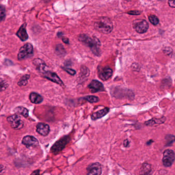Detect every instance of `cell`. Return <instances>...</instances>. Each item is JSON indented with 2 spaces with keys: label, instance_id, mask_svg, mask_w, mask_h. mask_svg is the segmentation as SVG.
Wrapping results in <instances>:
<instances>
[{
  "label": "cell",
  "instance_id": "cell-27",
  "mask_svg": "<svg viewBox=\"0 0 175 175\" xmlns=\"http://www.w3.org/2000/svg\"><path fill=\"white\" fill-rule=\"evenodd\" d=\"M6 17V11L3 6H0V22L4 20Z\"/></svg>",
  "mask_w": 175,
  "mask_h": 175
},
{
  "label": "cell",
  "instance_id": "cell-7",
  "mask_svg": "<svg viewBox=\"0 0 175 175\" xmlns=\"http://www.w3.org/2000/svg\"><path fill=\"white\" fill-rule=\"evenodd\" d=\"M133 26L135 31L139 34H143L147 31L149 29V24L145 20H136L133 23Z\"/></svg>",
  "mask_w": 175,
  "mask_h": 175
},
{
  "label": "cell",
  "instance_id": "cell-23",
  "mask_svg": "<svg viewBox=\"0 0 175 175\" xmlns=\"http://www.w3.org/2000/svg\"><path fill=\"white\" fill-rule=\"evenodd\" d=\"M55 52L58 55H64L66 51L64 50V47L61 44L57 45L56 48H55Z\"/></svg>",
  "mask_w": 175,
  "mask_h": 175
},
{
  "label": "cell",
  "instance_id": "cell-20",
  "mask_svg": "<svg viewBox=\"0 0 175 175\" xmlns=\"http://www.w3.org/2000/svg\"><path fill=\"white\" fill-rule=\"evenodd\" d=\"M34 63L37 66V68L40 71L43 73L45 71V68L46 67V65L42 60L38 59H35L34 61Z\"/></svg>",
  "mask_w": 175,
  "mask_h": 175
},
{
  "label": "cell",
  "instance_id": "cell-9",
  "mask_svg": "<svg viewBox=\"0 0 175 175\" xmlns=\"http://www.w3.org/2000/svg\"><path fill=\"white\" fill-rule=\"evenodd\" d=\"M43 75L45 78L47 79L48 80H50L51 81L54 83H57L60 86H64V83L60 79V77L57 75L54 72H52L50 71H45L43 72Z\"/></svg>",
  "mask_w": 175,
  "mask_h": 175
},
{
  "label": "cell",
  "instance_id": "cell-19",
  "mask_svg": "<svg viewBox=\"0 0 175 175\" xmlns=\"http://www.w3.org/2000/svg\"><path fill=\"white\" fill-rule=\"evenodd\" d=\"M14 112L16 113L21 115L23 116V117H25V118L28 117V115H29L28 110L23 106H18L15 108Z\"/></svg>",
  "mask_w": 175,
  "mask_h": 175
},
{
  "label": "cell",
  "instance_id": "cell-1",
  "mask_svg": "<svg viewBox=\"0 0 175 175\" xmlns=\"http://www.w3.org/2000/svg\"><path fill=\"white\" fill-rule=\"evenodd\" d=\"M78 40L88 46L95 55L98 57L100 55V46L101 44L98 39L95 37L92 38L86 34H81L78 36Z\"/></svg>",
  "mask_w": 175,
  "mask_h": 175
},
{
  "label": "cell",
  "instance_id": "cell-28",
  "mask_svg": "<svg viewBox=\"0 0 175 175\" xmlns=\"http://www.w3.org/2000/svg\"><path fill=\"white\" fill-rule=\"evenodd\" d=\"M63 68L64 69V71H66V72H67L68 74H70L71 75H73L76 74V71L73 69L66 67H64Z\"/></svg>",
  "mask_w": 175,
  "mask_h": 175
},
{
  "label": "cell",
  "instance_id": "cell-6",
  "mask_svg": "<svg viewBox=\"0 0 175 175\" xmlns=\"http://www.w3.org/2000/svg\"><path fill=\"white\" fill-rule=\"evenodd\" d=\"M7 121L14 129H20L24 126V122L21 121V117L18 115H14L8 117Z\"/></svg>",
  "mask_w": 175,
  "mask_h": 175
},
{
  "label": "cell",
  "instance_id": "cell-24",
  "mask_svg": "<svg viewBox=\"0 0 175 175\" xmlns=\"http://www.w3.org/2000/svg\"><path fill=\"white\" fill-rule=\"evenodd\" d=\"M84 99L90 103H96L99 101V100L98 97L94 96H87L84 97Z\"/></svg>",
  "mask_w": 175,
  "mask_h": 175
},
{
  "label": "cell",
  "instance_id": "cell-35",
  "mask_svg": "<svg viewBox=\"0 0 175 175\" xmlns=\"http://www.w3.org/2000/svg\"><path fill=\"white\" fill-rule=\"evenodd\" d=\"M0 105H1V104H0Z\"/></svg>",
  "mask_w": 175,
  "mask_h": 175
},
{
  "label": "cell",
  "instance_id": "cell-16",
  "mask_svg": "<svg viewBox=\"0 0 175 175\" xmlns=\"http://www.w3.org/2000/svg\"><path fill=\"white\" fill-rule=\"evenodd\" d=\"M165 117H162L160 119L153 118L147 121H146L145 122V124L147 126H155L157 125L163 124L165 121Z\"/></svg>",
  "mask_w": 175,
  "mask_h": 175
},
{
  "label": "cell",
  "instance_id": "cell-29",
  "mask_svg": "<svg viewBox=\"0 0 175 175\" xmlns=\"http://www.w3.org/2000/svg\"><path fill=\"white\" fill-rule=\"evenodd\" d=\"M127 14H130V15H139L141 14V12L140 11L135 10L130 11L127 12Z\"/></svg>",
  "mask_w": 175,
  "mask_h": 175
},
{
  "label": "cell",
  "instance_id": "cell-5",
  "mask_svg": "<svg viewBox=\"0 0 175 175\" xmlns=\"http://www.w3.org/2000/svg\"><path fill=\"white\" fill-rule=\"evenodd\" d=\"M175 160V153L172 149H166L163 155V165L165 167H170Z\"/></svg>",
  "mask_w": 175,
  "mask_h": 175
},
{
  "label": "cell",
  "instance_id": "cell-30",
  "mask_svg": "<svg viewBox=\"0 0 175 175\" xmlns=\"http://www.w3.org/2000/svg\"><path fill=\"white\" fill-rule=\"evenodd\" d=\"M169 6L171 7L175 8V1H169L168 2Z\"/></svg>",
  "mask_w": 175,
  "mask_h": 175
},
{
  "label": "cell",
  "instance_id": "cell-18",
  "mask_svg": "<svg viewBox=\"0 0 175 175\" xmlns=\"http://www.w3.org/2000/svg\"><path fill=\"white\" fill-rule=\"evenodd\" d=\"M29 99L32 103L34 104H40L43 101V97L41 96L36 93V92H31L29 96Z\"/></svg>",
  "mask_w": 175,
  "mask_h": 175
},
{
  "label": "cell",
  "instance_id": "cell-11",
  "mask_svg": "<svg viewBox=\"0 0 175 175\" xmlns=\"http://www.w3.org/2000/svg\"><path fill=\"white\" fill-rule=\"evenodd\" d=\"M113 75V71L110 68L106 66L98 71V76L103 81L108 80Z\"/></svg>",
  "mask_w": 175,
  "mask_h": 175
},
{
  "label": "cell",
  "instance_id": "cell-22",
  "mask_svg": "<svg viewBox=\"0 0 175 175\" xmlns=\"http://www.w3.org/2000/svg\"><path fill=\"white\" fill-rule=\"evenodd\" d=\"M166 146H170L175 141V137L172 135L166 136Z\"/></svg>",
  "mask_w": 175,
  "mask_h": 175
},
{
  "label": "cell",
  "instance_id": "cell-32",
  "mask_svg": "<svg viewBox=\"0 0 175 175\" xmlns=\"http://www.w3.org/2000/svg\"><path fill=\"white\" fill-rule=\"evenodd\" d=\"M62 40H63V41L64 42V43H66V44H69V39L67 38H62Z\"/></svg>",
  "mask_w": 175,
  "mask_h": 175
},
{
  "label": "cell",
  "instance_id": "cell-25",
  "mask_svg": "<svg viewBox=\"0 0 175 175\" xmlns=\"http://www.w3.org/2000/svg\"><path fill=\"white\" fill-rule=\"evenodd\" d=\"M149 20L150 23L154 25H157L159 23V20L158 17L155 15H150L149 17Z\"/></svg>",
  "mask_w": 175,
  "mask_h": 175
},
{
  "label": "cell",
  "instance_id": "cell-17",
  "mask_svg": "<svg viewBox=\"0 0 175 175\" xmlns=\"http://www.w3.org/2000/svg\"><path fill=\"white\" fill-rule=\"evenodd\" d=\"M152 173V169L151 165L149 163H143L140 169V175H150Z\"/></svg>",
  "mask_w": 175,
  "mask_h": 175
},
{
  "label": "cell",
  "instance_id": "cell-14",
  "mask_svg": "<svg viewBox=\"0 0 175 175\" xmlns=\"http://www.w3.org/2000/svg\"><path fill=\"white\" fill-rule=\"evenodd\" d=\"M17 35L22 41H25L28 39V35L26 31L25 24H24L20 27L17 32Z\"/></svg>",
  "mask_w": 175,
  "mask_h": 175
},
{
  "label": "cell",
  "instance_id": "cell-4",
  "mask_svg": "<svg viewBox=\"0 0 175 175\" xmlns=\"http://www.w3.org/2000/svg\"><path fill=\"white\" fill-rule=\"evenodd\" d=\"M33 53V48L30 43H27L24 45L20 49L18 58L19 60H24L30 57Z\"/></svg>",
  "mask_w": 175,
  "mask_h": 175
},
{
  "label": "cell",
  "instance_id": "cell-2",
  "mask_svg": "<svg viewBox=\"0 0 175 175\" xmlns=\"http://www.w3.org/2000/svg\"><path fill=\"white\" fill-rule=\"evenodd\" d=\"M94 26L99 32L104 34L111 33L113 28V25L110 19L106 17H100L94 22Z\"/></svg>",
  "mask_w": 175,
  "mask_h": 175
},
{
  "label": "cell",
  "instance_id": "cell-3",
  "mask_svg": "<svg viewBox=\"0 0 175 175\" xmlns=\"http://www.w3.org/2000/svg\"><path fill=\"white\" fill-rule=\"evenodd\" d=\"M70 141L69 136H64L60 139V140L55 142L52 148H51V152L54 155H56L64 149L65 146Z\"/></svg>",
  "mask_w": 175,
  "mask_h": 175
},
{
  "label": "cell",
  "instance_id": "cell-34",
  "mask_svg": "<svg viewBox=\"0 0 175 175\" xmlns=\"http://www.w3.org/2000/svg\"><path fill=\"white\" fill-rule=\"evenodd\" d=\"M3 169H4V168H3V165H0V173L3 171Z\"/></svg>",
  "mask_w": 175,
  "mask_h": 175
},
{
  "label": "cell",
  "instance_id": "cell-13",
  "mask_svg": "<svg viewBox=\"0 0 175 175\" xmlns=\"http://www.w3.org/2000/svg\"><path fill=\"white\" fill-rule=\"evenodd\" d=\"M37 132L41 135L46 136L50 132V128L47 124L39 123L37 125Z\"/></svg>",
  "mask_w": 175,
  "mask_h": 175
},
{
  "label": "cell",
  "instance_id": "cell-12",
  "mask_svg": "<svg viewBox=\"0 0 175 175\" xmlns=\"http://www.w3.org/2000/svg\"><path fill=\"white\" fill-rule=\"evenodd\" d=\"M22 143L27 148H30L37 146L38 145V141L33 136H26L23 138Z\"/></svg>",
  "mask_w": 175,
  "mask_h": 175
},
{
  "label": "cell",
  "instance_id": "cell-21",
  "mask_svg": "<svg viewBox=\"0 0 175 175\" xmlns=\"http://www.w3.org/2000/svg\"><path fill=\"white\" fill-rule=\"evenodd\" d=\"M29 78H30V75H26L21 77V80L18 81V86H25L27 84L28 80H29Z\"/></svg>",
  "mask_w": 175,
  "mask_h": 175
},
{
  "label": "cell",
  "instance_id": "cell-8",
  "mask_svg": "<svg viewBox=\"0 0 175 175\" xmlns=\"http://www.w3.org/2000/svg\"><path fill=\"white\" fill-rule=\"evenodd\" d=\"M87 175H101L102 172L101 165L98 162L92 163L87 168Z\"/></svg>",
  "mask_w": 175,
  "mask_h": 175
},
{
  "label": "cell",
  "instance_id": "cell-26",
  "mask_svg": "<svg viewBox=\"0 0 175 175\" xmlns=\"http://www.w3.org/2000/svg\"><path fill=\"white\" fill-rule=\"evenodd\" d=\"M8 87V84L3 79L0 78V92L6 90Z\"/></svg>",
  "mask_w": 175,
  "mask_h": 175
},
{
  "label": "cell",
  "instance_id": "cell-31",
  "mask_svg": "<svg viewBox=\"0 0 175 175\" xmlns=\"http://www.w3.org/2000/svg\"><path fill=\"white\" fill-rule=\"evenodd\" d=\"M129 144H130V142L127 139L124 140V142H123V145H124V147H127L129 146Z\"/></svg>",
  "mask_w": 175,
  "mask_h": 175
},
{
  "label": "cell",
  "instance_id": "cell-33",
  "mask_svg": "<svg viewBox=\"0 0 175 175\" xmlns=\"http://www.w3.org/2000/svg\"><path fill=\"white\" fill-rule=\"evenodd\" d=\"M31 175H40V171L39 170H36V171H34L32 173Z\"/></svg>",
  "mask_w": 175,
  "mask_h": 175
},
{
  "label": "cell",
  "instance_id": "cell-10",
  "mask_svg": "<svg viewBox=\"0 0 175 175\" xmlns=\"http://www.w3.org/2000/svg\"><path fill=\"white\" fill-rule=\"evenodd\" d=\"M88 88L91 92L92 93L103 92L104 91V86L103 83L100 82L97 80H92L88 85Z\"/></svg>",
  "mask_w": 175,
  "mask_h": 175
},
{
  "label": "cell",
  "instance_id": "cell-15",
  "mask_svg": "<svg viewBox=\"0 0 175 175\" xmlns=\"http://www.w3.org/2000/svg\"><path fill=\"white\" fill-rule=\"evenodd\" d=\"M109 108H105L103 109H101L100 111L94 112L91 115V119L93 120H97L98 119L101 118L102 117H104L109 112Z\"/></svg>",
  "mask_w": 175,
  "mask_h": 175
}]
</instances>
